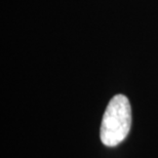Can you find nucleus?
Returning <instances> with one entry per match:
<instances>
[{
    "instance_id": "obj_1",
    "label": "nucleus",
    "mask_w": 158,
    "mask_h": 158,
    "mask_svg": "<svg viewBox=\"0 0 158 158\" xmlns=\"http://www.w3.org/2000/svg\"><path fill=\"white\" fill-rule=\"evenodd\" d=\"M131 125V108L123 94L113 97L104 113L100 137L105 146L115 147L127 137Z\"/></svg>"
}]
</instances>
